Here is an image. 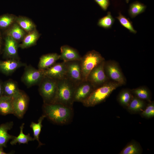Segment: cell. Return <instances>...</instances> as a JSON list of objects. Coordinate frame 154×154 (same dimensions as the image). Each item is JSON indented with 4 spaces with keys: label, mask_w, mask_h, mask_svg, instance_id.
I'll use <instances>...</instances> for the list:
<instances>
[{
    "label": "cell",
    "mask_w": 154,
    "mask_h": 154,
    "mask_svg": "<svg viewBox=\"0 0 154 154\" xmlns=\"http://www.w3.org/2000/svg\"><path fill=\"white\" fill-rule=\"evenodd\" d=\"M45 117H46L43 114L40 117L37 123L32 122L30 125V127L32 129L33 132V141L35 140L37 141L38 143V146H40L44 145L40 141L39 137L42 127V123Z\"/></svg>",
    "instance_id": "d4e9b609"
},
{
    "label": "cell",
    "mask_w": 154,
    "mask_h": 154,
    "mask_svg": "<svg viewBox=\"0 0 154 154\" xmlns=\"http://www.w3.org/2000/svg\"><path fill=\"white\" fill-rule=\"evenodd\" d=\"M104 69L106 76L110 80L117 82L122 85L126 84V79L116 61L111 60H105Z\"/></svg>",
    "instance_id": "8992f818"
},
{
    "label": "cell",
    "mask_w": 154,
    "mask_h": 154,
    "mask_svg": "<svg viewBox=\"0 0 154 154\" xmlns=\"http://www.w3.org/2000/svg\"><path fill=\"white\" fill-rule=\"evenodd\" d=\"M7 36H10L17 42L22 40L25 35V32L16 23L13 24L12 26L7 31Z\"/></svg>",
    "instance_id": "ffe728a7"
},
{
    "label": "cell",
    "mask_w": 154,
    "mask_h": 154,
    "mask_svg": "<svg viewBox=\"0 0 154 154\" xmlns=\"http://www.w3.org/2000/svg\"><path fill=\"white\" fill-rule=\"evenodd\" d=\"M146 8L145 5L139 2L136 1L130 5L128 13L131 18H133L143 12Z\"/></svg>",
    "instance_id": "4316f807"
},
{
    "label": "cell",
    "mask_w": 154,
    "mask_h": 154,
    "mask_svg": "<svg viewBox=\"0 0 154 154\" xmlns=\"http://www.w3.org/2000/svg\"><path fill=\"white\" fill-rule=\"evenodd\" d=\"M60 59L64 62L80 60L82 56L75 49L65 45L60 47Z\"/></svg>",
    "instance_id": "9a60e30c"
},
{
    "label": "cell",
    "mask_w": 154,
    "mask_h": 154,
    "mask_svg": "<svg viewBox=\"0 0 154 154\" xmlns=\"http://www.w3.org/2000/svg\"><path fill=\"white\" fill-rule=\"evenodd\" d=\"M12 97L3 95L0 97V114L5 116L13 114Z\"/></svg>",
    "instance_id": "ac0fdd59"
},
{
    "label": "cell",
    "mask_w": 154,
    "mask_h": 154,
    "mask_svg": "<svg viewBox=\"0 0 154 154\" xmlns=\"http://www.w3.org/2000/svg\"><path fill=\"white\" fill-rule=\"evenodd\" d=\"M129 0H125L126 2L127 3H128L129 1Z\"/></svg>",
    "instance_id": "74e56055"
},
{
    "label": "cell",
    "mask_w": 154,
    "mask_h": 154,
    "mask_svg": "<svg viewBox=\"0 0 154 154\" xmlns=\"http://www.w3.org/2000/svg\"><path fill=\"white\" fill-rule=\"evenodd\" d=\"M1 44H2L1 37L0 35V52L1 51Z\"/></svg>",
    "instance_id": "8d00e7d4"
},
{
    "label": "cell",
    "mask_w": 154,
    "mask_h": 154,
    "mask_svg": "<svg viewBox=\"0 0 154 154\" xmlns=\"http://www.w3.org/2000/svg\"><path fill=\"white\" fill-rule=\"evenodd\" d=\"M12 121L7 122L0 125V147H6L8 142L13 139L15 136L10 135L8 131L13 127Z\"/></svg>",
    "instance_id": "2e32d148"
},
{
    "label": "cell",
    "mask_w": 154,
    "mask_h": 154,
    "mask_svg": "<svg viewBox=\"0 0 154 154\" xmlns=\"http://www.w3.org/2000/svg\"><path fill=\"white\" fill-rule=\"evenodd\" d=\"M40 37V35L35 29L25 36L19 47L22 49L28 48L35 45Z\"/></svg>",
    "instance_id": "d6986e66"
},
{
    "label": "cell",
    "mask_w": 154,
    "mask_h": 154,
    "mask_svg": "<svg viewBox=\"0 0 154 154\" xmlns=\"http://www.w3.org/2000/svg\"><path fill=\"white\" fill-rule=\"evenodd\" d=\"M104 11H106L109 5V0H94Z\"/></svg>",
    "instance_id": "836d02e7"
},
{
    "label": "cell",
    "mask_w": 154,
    "mask_h": 154,
    "mask_svg": "<svg viewBox=\"0 0 154 154\" xmlns=\"http://www.w3.org/2000/svg\"><path fill=\"white\" fill-rule=\"evenodd\" d=\"M58 80L45 76L39 84V92L44 104L54 103L57 92Z\"/></svg>",
    "instance_id": "277c9868"
},
{
    "label": "cell",
    "mask_w": 154,
    "mask_h": 154,
    "mask_svg": "<svg viewBox=\"0 0 154 154\" xmlns=\"http://www.w3.org/2000/svg\"><path fill=\"white\" fill-rule=\"evenodd\" d=\"M121 86L117 82L110 80L103 85L95 88L82 103L86 107L94 106L104 102L114 90Z\"/></svg>",
    "instance_id": "7a4b0ae2"
},
{
    "label": "cell",
    "mask_w": 154,
    "mask_h": 154,
    "mask_svg": "<svg viewBox=\"0 0 154 154\" xmlns=\"http://www.w3.org/2000/svg\"><path fill=\"white\" fill-rule=\"evenodd\" d=\"M116 18L118 20L121 24L130 32L134 34L137 33V31L133 28L132 22L121 13H119V15Z\"/></svg>",
    "instance_id": "4dcf8cb0"
},
{
    "label": "cell",
    "mask_w": 154,
    "mask_h": 154,
    "mask_svg": "<svg viewBox=\"0 0 154 154\" xmlns=\"http://www.w3.org/2000/svg\"><path fill=\"white\" fill-rule=\"evenodd\" d=\"M3 86V95L13 97L20 90L17 83L12 80L6 82Z\"/></svg>",
    "instance_id": "7402d4cb"
},
{
    "label": "cell",
    "mask_w": 154,
    "mask_h": 154,
    "mask_svg": "<svg viewBox=\"0 0 154 154\" xmlns=\"http://www.w3.org/2000/svg\"><path fill=\"white\" fill-rule=\"evenodd\" d=\"M60 59V55L57 53H51L42 55L40 58L38 69L44 70L54 64Z\"/></svg>",
    "instance_id": "e0dca14e"
},
{
    "label": "cell",
    "mask_w": 154,
    "mask_h": 154,
    "mask_svg": "<svg viewBox=\"0 0 154 154\" xmlns=\"http://www.w3.org/2000/svg\"><path fill=\"white\" fill-rule=\"evenodd\" d=\"M76 86L66 77L58 80L57 90L53 103L73 107Z\"/></svg>",
    "instance_id": "3957f363"
},
{
    "label": "cell",
    "mask_w": 154,
    "mask_h": 154,
    "mask_svg": "<svg viewBox=\"0 0 154 154\" xmlns=\"http://www.w3.org/2000/svg\"><path fill=\"white\" fill-rule=\"evenodd\" d=\"M42 110L46 117L57 124H68L72 119L73 107L59 103L44 104Z\"/></svg>",
    "instance_id": "6da1fadb"
},
{
    "label": "cell",
    "mask_w": 154,
    "mask_h": 154,
    "mask_svg": "<svg viewBox=\"0 0 154 154\" xmlns=\"http://www.w3.org/2000/svg\"><path fill=\"white\" fill-rule=\"evenodd\" d=\"M16 17L13 15L6 14L0 17V28H5L14 23Z\"/></svg>",
    "instance_id": "1f68e13d"
},
{
    "label": "cell",
    "mask_w": 154,
    "mask_h": 154,
    "mask_svg": "<svg viewBox=\"0 0 154 154\" xmlns=\"http://www.w3.org/2000/svg\"><path fill=\"white\" fill-rule=\"evenodd\" d=\"M145 104L144 100L133 96L127 107L128 110L133 113L142 112L145 108Z\"/></svg>",
    "instance_id": "cb8c5ba5"
},
{
    "label": "cell",
    "mask_w": 154,
    "mask_h": 154,
    "mask_svg": "<svg viewBox=\"0 0 154 154\" xmlns=\"http://www.w3.org/2000/svg\"><path fill=\"white\" fill-rule=\"evenodd\" d=\"M130 90L133 95L136 97L144 101L151 102L149 91L146 88L140 87Z\"/></svg>",
    "instance_id": "83f0119b"
},
{
    "label": "cell",
    "mask_w": 154,
    "mask_h": 154,
    "mask_svg": "<svg viewBox=\"0 0 154 154\" xmlns=\"http://www.w3.org/2000/svg\"><path fill=\"white\" fill-rule=\"evenodd\" d=\"M142 149L137 142L132 141L127 144L119 153V154H140Z\"/></svg>",
    "instance_id": "484cf974"
},
{
    "label": "cell",
    "mask_w": 154,
    "mask_h": 154,
    "mask_svg": "<svg viewBox=\"0 0 154 154\" xmlns=\"http://www.w3.org/2000/svg\"><path fill=\"white\" fill-rule=\"evenodd\" d=\"M104 60L96 66L90 72L86 80L89 82L94 88L100 87L110 80L106 76L104 69Z\"/></svg>",
    "instance_id": "9c48e42d"
},
{
    "label": "cell",
    "mask_w": 154,
    "mask_h": 154,
    "mask_svg": "<svg viewBox=\"0 0 154 154\" xmlns=\"http://www.w3.org/2000/svg\"><path fill=\"white\" fill-rule=\"evenodd\" d=\"M45 76L60 80L65 77L66 66L65 62L63 61L54 64L52 66L44 70Z\"/></svg>",
    "instance_id": "7c38bea8"
},
{
    "label": "cell",
    "mask_w": 154,
    "mask_h": 154,
    "mask_svg": "<svg viewBox=\"0 0 154 154\" xmlns=\"http://www.w3.org/2000/svg\"><path fill=\"white\" fill-rule=\"evenodd\" d=\"M25 123H23L20 127V132L17 136H14L10 142L12 145H16L17 143L19 144H27L30 141H33V138L30 136V134H25L23 133V130Z\"/></svg>",
    "instance_id": "603a6c76"
},
{
    "label": "cell",
    "mask_w": 154,
    "mask_h": 154,
    "mask_svg": "<svg viewBox=\"0 0 154 154\" xmlns=\"http://www.w3.org/2000/svg\"><path fill=\"white\" fill-rule=\"evenodd\" d=\"M141 116L143 117L149 118L154 116V103L150 102L145 108L141 112Z\"/></svg>",
    "instance_id": "d6a6232c"
},
{
    "label": "cell",
    "mask_w": 154,
    "mask_h": 154,
    "mask_svg": "<svg viewBox=\"0 0 154 154\" xmlns=\"http://www.w3.org/2000/svg\"><path fill=\"white\" fill-rule=\"evenodd\" d=\"M45 76L44 70L37 69L31 66H26L21 80L29 88L39 85Z\"/></svg>",
    "instance_id": "52a82bcc"
},
{
    "label": "cell",
    "mask_w": 154,
    "mask_h": 154,
    "mask_svg": "<svg viewBox=\"0 0 154 154\" xmlns=\"http://www.w3.org/2000/svg\"><path fill=\"white\" fill-rule=\"evenodd\" d=\"M65 62L66 66L65 77L76 86L83 80L80 60Z\"/></svg>",
    "instance_id": "30bf717a"
},
{
    "label": "cell",
    "mask_w": 154,
    "mask_h": 154,
    "mask_svg": "<svg viewBox=\"0 0 154 154\" xmlns=\"http://www.w3.org/2000/svg\"><path fill=\"white\" fill-rule=\"evenodd\" d=\"M94 89L88 80H83L76 86L74 95V102L82 103L88 97Z\"/></svg>",
    "instance_id": "8fae6325"
},
{
    "label": "cell",
    "mask_w": 154,
    "mask_h": 154,
    "mask_svg": "<svg viewBox=\"0 0 154 154\" xmlns=\"http://www.w3.org/2000/svg\"><path fill=\"white\" fill-rule=\"evenodd\" d=\"M3 85L0 82V97L3 95Z\"/></svg>",
    "instance_id": "e575fe53"
},
{
    "label": "cell",
    "mask_w": 154,
    "mask_h": 154,
    "mask_svg": "<svg viewBox=\"0 0 154 154\" xmlns=\"http://www.w3.org/2000/svg\"><path fill=\"white\" fill-rule=\"evenodd\" d=\"M115 21L110 12L108 11L106 15L99 19L98 25L104 29H109L112 27Z\"/></svg>",
    "instance_id": "f546056e"
},
{
    "label": "cell",
    "mask_w": 154,
    "mask_h": 154,
    "mask_svg": "<svg viewBox=\"0 0 154 154\" xmlns=\"http://www.w3.org/2000/svg\"><path fill=\"white\" fill-rule=\"evenodd\" d=\"M12 98L13 114L19 118H22L28 108L29 97L24 92L20 90Z\"/></svg>",
    "instance_id": "ba28073f"
},
{
    "label": "cell",
    "mask_w": 154,
    "mask_h": 154,
    "mask_svg": "<svg viewBox=\"0 0 154 154\" xmlns=\"http://www.w3.org/2000/svg\"><path fill=\"white\" fill-rule=\"evenodd\" d=\"M26 64L19 60L10 59L4 61H0V71L6 75H10L16 70Z\"/></svg>",
    "instance_id": "4fadbf2b"
},
{
    "label": "cell",
    "mask_w": 154,
    "mask_h": 154,
    "mask_svg": "<svg viewBox=\"0 0 154 154\" xmlns=\"http://www.w3.org/2000/svg\"><path fill=\"white\" fill-rule=\"evenodd\" d=\"M3 148L0 147V154H9L11 153H7L5 152L3 149Z\"/></svg>",
    "instance_id": "d590c367"
},
{
    "label": "cell",
    "mask_w": 154,
    "mask_h": 154,
    "mask_svg": "<svg viewBox=\"0 0 154 154\" xmlns=\"http://www.w3.org/2000/svg\"><path fill=\"white\" fill-rule=\"evenodd\" d=\"M15 21L25 31L28 33L36 29V26L35 24L27 17L22 16L16 17Z\"/></svg>",
    "instance_id": "44dd1931"
},
{
    "label": "cell",
    "mask_w": 154,
    "mask_h": 154,
    "mask_svg": "<svg viewBox=\"0 0 154 154\" xmlns=\"http://www.w3.org/2000/svg\"><path fill=\"white\" fill-rule=\"evenodd\" d=\"M133 96L130 90L124 89L119 93L118 100L121 105L127 107Z\"/></svg>",
    "instance_id": "f1b7e54d"
},
{
    "label": "cell",
    "mask_w": 154,
    "mask_h": 154,
    "mask_svg": "<svg viewBox=\"0 0 154 154\" xmlns=\"http://www.w3.org/2000/svg\"><path fill=\"white\" fill-rule=\"evenodd\" d=\"M105 59L98 52L92 50L87 52L80 60L83 80H86L91 70Z\"/></svg>",
    "instance_id": "5b68a950"
},
{
    "label": "cell",
    "mask_w": 154,
    "mask_h": 154,
    "mask_svg": "<svg viewBox=\"0 0 154 154\" xmlns=\"http://www.w3.org/2000/svg\"><path fill=\"white\" fill-rule=\"evenodd\" d=\"M18 42L12 37L7 36L5 39L4 53L10 59L19 60Z\"/></svg>",
    "instance_id": "5bb4252c"
}]
</instances>
